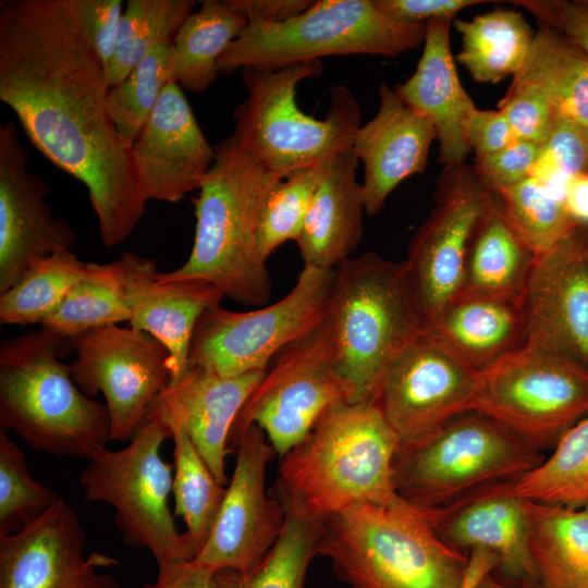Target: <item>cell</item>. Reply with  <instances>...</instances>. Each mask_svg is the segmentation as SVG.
Here are the masks:
<instances>
[{"mask_svg": "<svg viewBox=\"0 0 588 588\" xmlns=\"http://www.w3.org/2000/svg\"><path fill=\"white\" fill-rule=\"evenodd\" d=\"M106 68L63 0L0 2V100L57 168L82 182L101 242L120 245L148 199L108 113Z\"/></svg>", "mask_w": 588, "mask_h": 588, "instance_id": "1", "label": "cell"}, {"mask_svg": "<svg viewBox=\"0 0 588 588\" xmlns=\"http://www.w3.org/2000/svg\"><path fill=\"white\" fill-rule=\"evenodd\" d=\"M400 442L375 402H338L281 457L274 497L324 523L357 504L396 501L393 463Z\"/></svg>", "mask_w": 588, "mask_h": 588, "instance_id": "2", "label": "cell"}, {"mask_svg": "<svg viewBox=\"0 0 588 588\" xmlns=\"http://www.w3.org/2000/svg\"><path fill=\"white\" fill-rule=\"evenodd\" d=\"M215 149L216 160L193 200L191 254L181 267L156 278L201 279L238 304L264 305L272 285L258 250V226L266 199L282 179L256 163L231 135Z\"/></svg>", "mask_w": 588, "mask_h": 588, "instance_id": "3", "label": "cell"}, {"mask_svg": "<svg viewBox=\"0 0 588 588\" xmlns=\"http://www.w3.org/2000/svg\"><path fill=\"white\" fill-rule=\"evenodd\" d=\"M71 353V339L42 327L1 342L0 428L38 452L90 460L111 440L110 417L73 381Z\"/></svg>", "mask_w": 588, "mask_h": 588, "instance_id": "4", "label": "cell"}, {"mask_svg": "<svg viewBox=\"0 0 588 588\" xmlns=\"http://www.w3.org/2000/svg\"><path fill=\"white\" fill-rule=\"evenodd\" d=\"M327 316L345 402H375L390 362L421 332L406 259L392 261L367 252L341 262L334 269Z\"/></svg>", "mask_w": 588, "mask_h": 588, "instance_id": "5", "label": "cell"}, {"mask_svg": "<svg viewBox=\"0 0 588 588\" xmlns=\"http://www.w3.org/2000/svg\"><path fill=\"white\" fill-rule=\"evenodd\" d=\"M318 555L352 588H462L469 559L437 535L422 509L401 497L328 518Z\"/></svg>", "mask_w": 588, "mask_h": 588, "instance_id": "6", "label": "cell"}, {"mask_svg": "<svg viewBox=\"0 0 588 588\" xmlns=\"http://www.w3.org/2000/svg\"><path fill=\"white\" fill-rule=\"evenodd\" d=\"M322 70L321 60L277 70H241L247 97L233 114L231 136L256 163L281 179L351 149L362 125L360 107L344 85L332 90L324 119L299 109L298 83Z\"/></svg>", "mask_w": 588, "mask_h": 588, "instance_id": "7", "label": "cell"}, {"mask_svg": "<svg viewBox=\"0 0 588 588\" xmlns=\"http://www.w3.org/2000/svg\"><path fill=\"white\" fill-rule=\"evenodd\" d=\"M426 24L394 21L373 0H318L279 24L247 23L218 61L220 74L277 70L323 57L395 58L424 45Z\"/></svg>", "mask_w": 588, "mask_h": 588, "instance_id": "8", "label": "cell"}, {"mask_svg": "<svg viewBox=\"0 0 588 588\" xmlns=\"http://www.w3.org/2000/svg\"><path fill=\"white\" fill-rule=\"evenodd\" d=\"M538 450L480 414L469 412L420 442L399 449L393 463L397 494L421 509L450 505L534 469Z\"/></svg>", "mask_w": 588, "mask_h": 588, "instance_id": "9", "label": "cell"}, {"mask_svg": "<svg viewBox=\"0 0 588 588\" xmlns=\"http://www.w3.org/2000/svg\"><path fill=\"white\" fill-rule=\"evenodd\" d=\"M168 438L169 424L151 408L125 448L98 452L81 475L85 499L110 504L124 544L148 550L158 567L194 561L168 505L173 466L160 455Z\"/></svg>", "mask_w": 588, "mask_h": 588, "instance_id": "10", "label": "cell"}, {"mask_svg": "<svg viewBox=\"0 0 588 588\" xmlns=\"http://www.w3.org/2000/svg\"><path fill=\"white\" fill-rule=\"evenodd\" d=\"M470 412L538 451L553 448L588 416V368L526 342L476 372Z\"/></svg>", "mask_w": 588, "mask_h": 588, "instance_id": "11", "label": "cell"}, {"mask_svg": "<svg viewBox=\"0 0 588 588\" xmlns=\"http://www.w3.org/2000/svg\"><path fill=\"white\" fill-rule=\"evenodd\" d=\"M333 281L334 269L304 266L293 289L271 305L249 311L210 307L196 323L188 365L221 377L267 370L287 344L324 319Z\"/></svg>", "mask_w": 588, "mask_h": 588, "instance_id": "12", "label": "cell"}, {"mask_svg": "<svg viewBox=\"0 0 588 588\" xmlns=\"http://www.w3.org/2000/svg\"><path fill=\"white\" fill-rule=\"evenodd\" d=\"M342 401L332 330L326 316L277 355L237 415L229 450L244 429L256 425L282 457L309 433L328 407Z\"/></svg>", "mask_w": 588, "mask_h": 588, "instance_id": "13", "label": "cell"}, {"mask_svg": "<svg viewBox=\"0 0 588 588\" xmlns=\"http://www.w3.org/2000/svg\"><path fill=\"white\" fill-rule=\"evenodd\" d=\"M71 340L73 381L91 399L103 395L111 440H131L171 382L169 351L151 334L118 324L93 328Z\"/></svg>", "mask_w": 588, "mask_h": 588, "instance_id": "14", "label": "cell"}, {"mask_svg": "<svg viewBox=\"0 0 588 588\" xmlns=\"http://www.w3.org/2000/svg\"><path fill=\"white\" fill-rule=\"evenodd\" d=\"M493 197L473 166H444L434 206L413 236L406 258L422 322L462 292L469 243Z\"/></svg>", "mask_w": 588, "mask_h": 588, "instance_id": "15", "label": "cell"}, {"mask_svg": "<svg viewBox=\"0 0 588 588\" xmlns=\"http://www.w3.org/2000/svg\"><path fill=\"white\" fill-rule=\"evenodd\" d=\"M236 449L234 470L211 528L195 562L215 572L248 573L259 565L278 541L285 509L266 491V470L275 451L256 425L244 429Z\"/></svg>", "mask_w": 588, "mask_h": 588, "instance_id": "16", "label": "cell"}, {"mask_svg": "<svg viewBox=\"0 0 588 588\" xmlns=\"http://www.w3.org/2000/svg\"><path fill=\"white\" fill-rule=\"evenodd\" d=\"M475 377V371L424 336L408 343L388 365L375 399L400 449L469 413Z\"/></svg>", "mask_w": 588, "mask_h": 588, "instance_id": "17", "label": "cell"}, {"mask_svg": "<svg viewBox=\"0 0 588 588\" xmlns=\"http://www.w3.org/2000/svg\"><path fill=\"white\" fill-rule=\"evenodd\" d=\"M519 305L527 343L588 368V225L536 257Z\"/></svg>", "mask_w": 588, "mask_h": 588, "instance_id": "18", "label": "cell"}, {"mask_svg": "<svg viewBox=\"0 0 588 588\" xmlns=\"http://www.w3.org/2000/svg\"><path fill=\"white\" fill-rule=\"evenodd\" d=\"M86 534L75 510L60 498L22 530L0 536V588H121L99 567L119 561L84 550Z\"/></svg>", "mask_w": 588, "mask_h": 588, "instance_id": "19", "label": "cell"}, {"mask_svg": "<svg viewBox=\"0 0 588 588\" xmlns=\"http://www.w3.org/2000/svg\"><path fill=\"white\" fill-rule=\"evenodd\" d=\"M49 186L28 170V155L12 122L0 124V294L28 265L71 249L74 230L53 216L45 198Z\"/></svg>", "mask_w": 588, "mask_h": 588, "instance_id": "20", "label": "cell"}, {"mask_svg": "<svg viewBox=\"0 0 588 588\" xmlns=\"http://www.w3.org/2000/svg\"><path fill=\"white\" fill-rule=\"evenodd\" d=\"M131 154L147 199L167 203L198 189L217 156L175 83L163 89Z\"/></svg>", "mask_w": 588, "mask_h": 588, "instance_id": "21", "label": "cell"}, {"mask_svg": "<svg viewBox=\"0 0 588 588\" xmlns=\"http://www.w3.org/2000/svg\"><path fill=\"white\" fill-rule=\"evenodd\" d=\"M505 483L482 489L444 507L422 511L445 543L463 552L487 550L497 558V569L505 578L524 588H537L525 503Z\"/></svg>", "mask_w": 588, "mask_h": 588, "instance_id": "22", "label": "cell"}, {"mask_svg": "<svg viewBox=\"0 0 588 588\" xmlns=\"http://www.w3.org/2000/svg\"><path fill=\"white\" fill-rule=\"evenodd\" d=\"M131 309L130 327L145 331L169 351L172 381L188 365V353L196 323L210 307L220 305L224 295L201 279L160 282L154 260L132 252L115 259Z\"/></svg>", "mask_w": 588, "mask_h": 588, "instance_id": "23", "label": "cell"}, {"mask_svg": "<svg viewBox=\"0 0 588 588\" xmlns=\"http://www.w3.org/2000/svg\"><path fill=\"white\" fill-rule=\"evenodd\" d=\"M376 115L356 131L352 149L364 166L365 211H381L389 195L409 176L424 172L437 131L432 120L406 103L387 84L378 90Z\"/></svg>", "mask_w": 588, "mask_h": 588, "instance_id": "24", "label": "cell"}, {"mask_svg": "<svg viewBox=\"0 0 588 588\" xmlns=\"http://www.w3.org/2000/svg\"><path fill=\"white\" fill-rule=\"evenodd\" d=\"M265 371L221 377L196 366L170 382L152 408L177 422L216 477L226 486L225 456L233 424Z\"/></svg>", "mask_w": 588, "mask_h": 588, "instance_id": "25", "label": "cell"}, {"mask_svg": "<svg viewBox=\"0 0 588 588\" xmlns=\"http://www.w3.org/2000/svg\"><path fill=\"white\" fill-rule=\"evenodd\" d=\"M453 21H430L415 72L394 87L397 95L434 123L441 163H463L470 148L467 126L476 106L463 87L450 48Z\"/></svg>", "mask_w": 588, "mask_h": 588, "instance_id": "26", "label": "cell"}, {"mask_svg": "<svg viewBox=\"0 0 588 588\" xmlns=\"http://www.w3.org/2000/svg\"><path fill=\"white\" fill-rule=\"evenodd\" d=\"M420 335L475 372L526 342L518 302L468 293L426 319Z\"/></svg>", "mask_w": 588, "mask_h": 588, "instance_id": "27", "label": "cell"}, {"mask_svg": "<svg viewBox=\"0 0 588 588\" xmlns=\"http://www.w3.org/2000/svg\"><path fill=\"white\" fill-rule=\"evenodd\" d=\"M353 149L329 159L296 241L306 267L335 269L364 234L365 204Z\"/></svg>", "mask_w": 588, "mask_h": 588, "instance_id": "28", "label": "cell"}, {"mask_svg": "<svg viewBox=\"0 0 588 588\" xmlns=\"http://www.w3.org/2000/svg\"><path fill=\"white\" fill-rule=\"evenodd\" d=\"M535 259L494 194L473 233L461 293L519 303Z\"/></svg>", "mask_w": 588, "mask_h": 588, "instance_id": "29", "label": "cell"}, {"mask_svg": "<svg viewBox=\"0 0 588 588\" xmlns=\"http://www.w3.org/2000/svg\"><path fill=\"white\" fill-rule=\"evenodd\" d=\"M524 503L537 588H588V504Z\"/></svg>", "mask_w": 588, "mask_h": 588, "instance_id": "30", "label": "cell"}, {"mask_svg": "<svg viewBox=\"0 0 588 588\" xmlns=\"http://www.w3.org/2000/svg\"><path fill=\"white\" fill-rule=\"evenodd\" d=\"M246 24L231 0L200 1L171 44V83L192 93L206 91L220 74V57Z\"/></svg>", "mask_w": 588, "mask_h": 588, "instance_id": "31", "label": "cell"}, {"mask_svg": "<svg viewBox=\"0 0 588 588\" xmlns=\"http://www.w3.org/2000/svg\"><path fill=\"white\" fill-rule=\"evenodd\" d=\"M538 25L511 84L539 87L558 114L588 126V54L558 30Z\"/></svg>", "mask_w": 588, "mask_h": 588, "instance_id": "32", "label": "cell"}, {"mask_svg": "<svg viewBox=\"0 0 588 588\" xmlns=\"http://www.w3.org/2000/svg\"><path fill=\"white\" fill-rule=\"evenodd\" d=\"M454 25L462 38L457 61L479 83L497 84L516 75L535 36L525 17L513 10L489 11Z\"/></svg>", "mask_w": 588, "mask_h": 588, "instance_id": "33", "label": "cell"}, {"mask_svg": "<svg viewBox=\"0 0 588 588\" xmlns=\"http://www.w3.org/2000/svg\"><path fill=\"white\" fill-rule=\"evenodd\" d=\"M549 457L506 482L525 501L579 507L588 504V416L568 429Z\"/></svg>", "mask_w": 588, "mask_h": 588, "instance_id": "34", "label": "cell"}, {"mask_svg": "<svg viewBox=\"0 0 588 588\" xmlns=\"http://www.w3.org/2000/svg\"><path fill=\"white\" fill-rule=\"evenodd\" d=\"M167 422L174 443L173 514L186 525L184 536L195 560L210 535L226 486L216 479L185 430L175 421Z\"/></svg>", "mask_w": 588, "mask_h": 588, "instance_id": "35", "label": "cell"}, {"mask_svg": "<svg viewBox=\"0 0 588 588\" xmlns=\"http://www.w3.org/2000/svg\"><path fill=\"white\" fill-rule=\"evenodd\" d=\"M89 262L71 249L32 261L21 279L0 294L1 324H42L87 273Z\"/></svg>", "mask_w": 588, "mask_h": 588, "instance_id": "36", "label": "cell"}, {"mask_svg": "<svg viewBox=\"0 0 588 588\" xmlns=\"http://www.w3.org/2000/svg\"><path fill=\"white\" fill-rule=\"evenodd\" d=\"M284 509L282 532L259 565L248 573L217 571L213 588H305L308 567L318 555L323 523Z\"/></svg>", "mask_w": 588, "mask_h": 588, "instance_id": "37", "label": "cell"}, {"mask_svg": "<svg viewBox=\"0 0 588 588\" xmlns=\"http://www.w3.org/2000/svg\"><path fill=\"white\" fill-rule=\"evenodd\" d=\"M195 7L194 0H128L106 69L109 88L120 84L158 46L172 44Z\"/></svg>", "mask_w": 588, "mask_h": 588, "instance_id": "38", "label": "cell"}, {"mask_svg": "<svg viewBox=\"0 0 588 588\" xmlns=\"http://www.w3.org/2000/svg\"><path fill=\"white\" fill-rule=\"evenodd\" d=\"M131 309L115 260L89 262L86 275L76 283L42 328L72 339L87 330L130 321Z\"/></svg>", "mask_w": 588, "mask_h": 588, "instance_id": "39", "label": "cell"}, {"mask_svg": "<svg viewBox=\"0 0 588 588\" xmlns=\"http://www.w3.org/2000/svg\"><path fill=\"white\" fill-rule=\"evenodd\" d=\"M495 195L509 223L536 257L579 225L563 199L532 176Z\"/></svg>", "mask_w": 588, "mask_h": 588, "instance_id": "40", "label": "cell"}, {"mask_svg": "<svg viewBox=\"0 0 588 588\" xmlns=\"http://www.w3.org/2000/svg\"><path fill=\"white\" fill-rule=\"evenodd\" d=\"M171 83V44L158 46L117 86L109 88L107 110L122 143L131 148Z\"/></svg>", "mask_w": 588, "mask_h": 588, "instance_id": "41", "label": "cell"}, {"mask_svg": "<svg viewBox=\"0 0 588 588\" xmlns=\"http://www.w3.org/2000/svg\"><path fill=\"white\" fill-rule=\"evenodd\" d=\"M328 161L329 159L291 173L268 195L258 226V250L264 261L267 262L283 243L298 240Z\"/></svg>", "mask_w": 588, "mask_h": 588, "instance_id": "42", "label": "cell"}, {"mask_svg": "<svg viewBox=\"0 0 588 588\" xmlns=\"http://www.w3.org/2000/svg\"><path fill=\"white\" fill-rule=\"evenodd\" d=\"M7 431L0 428V536L22 530L61 498L32 477L23 451Z\"/></svg>", "mask_w": 588, "mask_h": 588, "instance_id": "43", "label": "cell"}, {"mask_svg": "<svg viewBox=\"0 0 588 588\" xmlns=\"http://www.w3.org/2000/svg\"><path fill=\"white\" fill-rule=\"evenodd\" d=\"M584 174H588V126L556 113L530 176L563 199L568 180Z\"/></svg>", "mask_w": 588, "mask_h": 588, "instance_id": "44", "label": "cell"}, {"mask_svg": "<svg viewBox=\"0 0 588 588\" xmlns=\"http://www.w3.org/2000/svg\"><path fill=\"white\" fill-rule=\"evenodd\" d=\"M498 109L507 119L518 140L540 147L547 142L556 118L546 94L530 84H511Z\"/></svg>", "mask_w": 588, "mask_h": 588, "instance_id": "45", "label": "cell"}, {"mask_svg": "<svg viewBox=\"0 0 588 588\" xmlns=\"http://www.w3.org/2000/svg\"><path fill=\"white\" fill-rule=\"evenodd\" d=\"M87 42L107 69L118 39L123 14L121 0H63Z\"/></svg>", "mask_w": 588, "mask_h": 588, "instance_id": "46", "label": "cell"}, {"mask_svg": "<svg viewBox=\"0 0 588 588\" xmlns=\"http://www.w3.org/2000/svg\"><path fill=\"white\" fill-rule=\"evenodd\" d=\"M540 151L536 144L517 140L499 152L475 158L473 168L481 184L495 194L528 179Z\"/></svg>", "mask_w": 588, "mask_h": 588, "instance_id": "47", "label": "cell"}, {"mask_svg": "<svg viewBox=\"0 0 588 588\" xmlns=\"http://www.w3.org/2000/svg\"><path fill=\"white\" fill-rule=\"evenodd\" d=\"M511 3L530 12L588 54V0H517Z\"/></svg>", "mask_w": 588, "mask_h": 588, "instance_id": "48", "label": "cell"}, {"mask_svg": "<svg viewBox=\"0 0 588 588\" xmlns=\"http://www.w3.org/2000/svg\"><path fill=\"white\" fill-rule=\"evenodd\" d=\"M373 2L388 17L408 24L453 21L460 11L486 3L483 0H373Z\"/></svg>", "mask_w": 588, "mask_h": 588, "instance_id": "49", "label": "cell"}, {"mask_svg": "<svg viewBox=\"0 0 588 588\" xmlns=\"http://www.w3.org/2000/svg\"><path fill=\"white\" fill-rule=\"evenodd\" d=\"M518 139L499 109L481 110L476 108L467 126V143L475 158H482L499 152Z\"/></svg>", "mask_w": 588, "mask_h": 588, "instance_id": "50", "label": "cell"}, {"mask_svg": "<svg viewBox=\"0 0 588 588\" xmlns=\"http://www.w3.org/2000/svg\"><path fill=\"white\" fill-rule=\"evenodd\" d=\"M243 13L247 23L279 24L286 22L304 11L314 1L309 0H231Z\"/></svg>", "mask_w": 588, "mask_h": 588, "instance_id": "51", "label": "cell"}, {"mask_svg": "<svg viewBox=\"0 0 588 588\" xmlns=\"http://www.w3.org/2000/svg\"><path fill=\"white\" fill-rule=\"evenodd\" d=\"M215 571L195 561L158 567L155 583H147L142 588H213Z\"/></svg>", "mask_w": 588, "mask_h": 588, "instance_id": "52", "label": "cell"}, {"mask_svg": "<svg viewBox=\"0 0 588 588\" xmlns=\"http://www.w3.org/2000/svg\"><path fill=\"white\" fill-rule=\"evenodd\" d=\"M563 203L577 223L588 225V174L576 175L568 180Z\"/></svg>", "mask_w": 588, "mask_h": 588, "instance_id": "53", "label": "cell"}, {"mask_svg": "<svg viewBox=\"0 0 588 588\" xmlns=\"http://www.w3.org/2000/svg\"><path fill=\"white\" fill-rule=\"evenodd\" d=\"M468 555V565L462 588H474L482 577L491 574L498 567L497 558L487 550L475 549Z\"/></svg>", "mask_w": 588, "mask_h": 588, "instance_id": "54", "label": "cell"}, {"mask_svg": "<svg viewBox=\"0 0 588 588\" xmlns=\"http://www.w3.org/2000/svg\"><path fill=\"white\" fill-rule=\"evenodd\" d=\"M474 588H516L511 585H505L491 576V574L482 577Z\"/></svg>", "mask_w": 588, "mask_h": 588, "instance_id": "55", "label": "cell"}]
</instances>
